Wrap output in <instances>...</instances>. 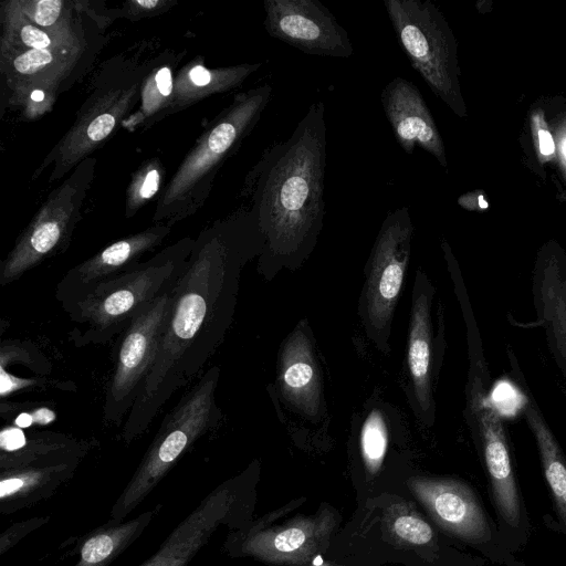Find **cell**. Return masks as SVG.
<instances>
[{
    "mask_svg": "<svg viewBox=\"0 0 566 566\" xmlns=\"http://www.w3.org/2000/svg\"><path fill=\"white\" fill-rule=\"evenodd\" d=\"M158 509L155 507L127 522H111L92 533L83 543L74 566H107L142 535Z\"/></svg>",
    "mask_w": 566,
    "mask_h": 566,
    "instance_id": "cell-20",
    "label": "cell"
},
{
    "mask_svg": "<svg viewBox=\"0 0 566 566\" xmlns=\"http://www.w3.org/2000/svg\"><path fill=\"white\" fill-rule=\"evenodd\" d=\"M85 452L44 460L1 472V511L11 512L43 497L70 478Z\"/></svg>",
    "mask_w": 566,
    "mask_h": 566,
    "instance_id": "cell-18",
    "label": "cell"
},
{
    "mask_svg": "<svg viewBox=\"0 0 566 566\" xmlns=\"http://www.w3.org/2000/svg\"><path fill=\"white\" fill-rule=\"evenodd\" d=\"M220 368L212 366L164 417L140 464L111 511L112 522H122L159 483L179 458L221 419L216 390Z\"/></svg>",
    "mask_w": 566,
    "mask_h": 566,
    "instance_id": "cell-4",
    "label": "cell"
},
{
    "mask_svg": "<svg viewBox=\"0 0 566 566\" xmlns=\"http://www.w3.org/2000/svg\"><path fill=\"white\" fill-rule=\"evenodd\" d=\"M15 10L19 18L11 15L9 24L11 30L9 35L13 36L14 41L18 39L19 43L27 49L51 50L64 46L61 38H52L53 32H49L31 22L19 6Z\"/></svg>",
    "mask_w": 566,
    "mask_h": 566,
    "instance_id": "cell-24",
    "label": "cell"
},
{
    "mask_svg": "<svg viewBox=\"0 0 566 566\" xmlns=\"http://www.w3.org/2000/svg\"><path fill=\"white\" fill-rule=\"evenodd\" d=\"M458 203L468 210H482L488 208L484 196L478 192L465 193L458 199Z\"/></svg>",
    "mask_w": 566,
    "mask_h": 566,
    "instance_id": "cell-34",
    "label": "cell"
},
{
    "mask_svg": "<svg viewBox=\"0 0 566 566\" xmlns=\"http://www.w3.org/2000/svg\"><path fill=\"white\" fill-rule=\"evenodd\" d=\"M559 153L562 156L563 165L566 169V126L563 127L559 134Z\"/></svg>",
    "mask_w": 566,
    "mask_h": 566,
    "instance_id": "cell-36",
    "label": "cell"
},
{
    "mask_svg": "<svg viewBox=\"0 0 566 566\" xmlns=\"http://www.w3.org/2000/svg\"><path fill=\"white\" fill-rule=\"evenodd\" d=\"M120 109L111 108L108 112H103L92 117L87 127L84 128L81 137V148L84 150L87 145H93L105 139L114 129L117 122V114Z\"/></svg>",
    "mask_w": 566,
    "mask_h": 566,
    "instance_id": "cell-29",
    "label": "cell"
},
{
    "mask_svg": "<svg viewBox=\"0 0 566 566\" xmlns=\"http://www.w3.org/2000/svg\"><path fill=\"white\" fill-rule=\"evenodd\" d=\"M12 363L23 364L40 374H46L51 370L50 363L32 344L19 340L2 342L0 346V367H7Z\"/></svg>",
    "mask_w": 566,
    "mask_h": 566,
    "instance_id": "cell-25",
    "label": "cell"
},
{
    "mask_svg": "<svg viewBox=\"0 0 566 566\" xmlns=\"http://www.w3.org/2000/svg\"><path fill=\"white\" fill-rule=\"evenodd\" d=\"M231 503L230 488H217L174 528L142 566H187L226 520Z\"/></svg>",
    "mask_w": 566,
    "mask_h": 566,
    "instance_id": "cell-15",
    "label": "cell"
},
{
    "mask_svg": "<svg viewBox=\"0 0 566 566\" xmlns=\"http://www.w3.org/2000/svg\"><path fill=\"white\" fill-rule=\"evenodd\" d=\"M55 420V412L48 407H38L31 410H24L14 418L15 427L21 429L30 428L34 424L45 426Z\"/></svg>",
    "mask_w": 566,
    "mask_h": 566,
    "instance_id": "cell-32",
    "label": "cell"
},
{
    "mask_svg": "<svg viewBox=\"0 0 566 566\" xmlns=\"http://www.w3.org/2000/svg\"><path fill=\"white\" fill-rule=\"evenodd\" d=\"M387 427L382 413L373 410L363 423L360 451L368 471L375 473L380 468L387 449Z\"/></svg>",
    "mask_w": 566,
    "mask_h": 566,
    "instance_id": "cell-23",
    "label": "cell"
},
{
    "mask_svg": "<svg viewBox=\"0 0 566 566\" xmlns=\"http://www.w3.org/2000/svg\"><path fill=\"white\" fill-rule=\"evenodd\" d=\"M313 526L308 523L292 525L271 536L268 534L251 538L245 549L261 555L287 556L304 548L313 535Z\"/></svg>",
    "mask_w": 566,
    "mask_h": 566,
    "instance_id": "cell-22",
    "label": "cell"
},
{
    "mask_svg": "<svg viewBox=\"0 0 566 566\" xmlns=\"http://www.w3.org/2000/svg\"><path fill=\"white\" fill-rule=\"evenodd\" d=\"M468 388L470 420L476 431L494 505L503 522L517 527L521 497L501 417L480 374L471 371Z\"/></svg>",
    "mask_w": 566,
    "mask_h": 566,
    "instance_id": "cell-10",
    "label": "cell"
},
{
    "mask_svg": "<svg viewBox=\"0 0 566 566\" xmlns=\"http://www.w3.org/2000/svg\"><path fill=\"white\" fill-rule=\"evenodd\" d=\"M133 4H136L143 9H146V10H150V9H155L156 7H158L161 1H158V0H138V1H133L132 2Z\"/></svg>",
    "mask_w": 566,
    "mask_h": 566,
    "instance_id": "cell-37",
    "label": "cell"
},
{
    "mask_svg": "<svg viewBox=\"0 0 566 566\" xmlns=\"http://www.w3.org/2000/svg\"><path fill=\"white\" fill-rule=\"evenodd\" d=\"M413 223L407 207L390 211L382 221L368 263L361 316L368 336L387 350L390 323L411 253Z\"/></svg>",
    "mask_w": 566,
    "mask_h": 566,
    "instance_id": "cell-6",
    "label": "cell"
},
{
    "mask_svg": "<svg viewBox=\"0 0 566 566\" xmlns=\"http://www.w3.org/2000/svg\"><path fill=\"white\" fill-rule=\"evenodd\" d=\"M272 95V86L263 84L235 96L195 150L186 158L165 192L163 207L193 195L203 178L212 177L218 166L252 132Z\"/></svg>",
    "mask_w": 566,
    "mask_h": 566,
    "instance_id": "cell-8",
    "label": "cell"
},
{
    "mask_svg": "<svg viewBox=\"0 0 566 566\" xmlns=\"http://www.w3.org/2000/svg\"><path fill=\"white\" fill-rule=\"evenodd\" d=\"M176 281L142 308L120 335L103 408L109 424L119 426L127 418L156 361Z\"/></svg>",
    "mask_w": 566,
    "mask_h": 566,
    "instance_id": "cell-7",
    "label": "cell"
},
{
    "mask_svg": "<svg viewBox=\"0 0 566 566\" xmlns=\"http://www.w3.org/2000/svg\"><path fill=\"white\" fill-rule=\"evenodd\" d=\"M392 531L398 537L416 545L429 543L433 534L427 522L411 514L396 517L392 522Z\"/></svg>",
    "mask_w": 566,
    "mask_h": 566,
    "instance_id": "cell-28",
    "label": "cell"
},
{
    "mask_svg": "<svg viewBox=\"0 0 566 566\" xmlns=\"http://www.w3.org/2000/svg\"><path fill=\"white\" fill-rule=\"evenodd\" d=\"M75 176L60 187L30 226L17 240L13 249L0 264V285L19 280L48 256L57 251L70 238L78 219L80 206L88 177L80 184Z\"/></svg>",
    "mask_w": 566,
    "mask_h": 566,
    "instance_id": "cell-9",
    "label": "cell"
},
{
    "mask_svg": "<svg viewBox=\"0 0 566 566\" xmlns=\"http://www.w3.org/2000/svg\"><path fill=\"white\" fill-rule=\"evenodd\" d=\"M264 245L252 209L238 212L195 240L175 284L156 361L124 421L126 443L148 429L174 394L203 375L232 323L241 271Z\"/></svg>",
    "mask_w": 566,
    "mask_h": 566,
    "instance_id": "cell-1",
    "label": "cell"
},
{
    "mask_svg": "<svg viewBox=\"0 0 566 566\" xmlns=\"http://www.w3.org/2000/svg\"><path fill=\"white\" fill-rule=\"evenodd\" d=\"M65 2L61 0L20 1L19 8L35 25L49 31L61 18Z\"/></svg>",
    "mask_w": 566,
    "mask_h": 566,
    "instance_id": "cell-27",
    "label": "cell"
},
{
    "mask_svg": "<svg viewBox=\"0 0 566 566\" xmlns=\"http://www.w3.org/2000/svg\"><path fill=\"white\" fill-rule=\"evenodd\" d=\"M532 128L538 154L544 159L552 158L555 155L556 146L542 111L533 114Z\"/></svg>",
    "mask_w": 566,
    "mask_h": 566,
    "instance_id": "cell-30",
    "label": "cell"
},
{
    "mask_svg": "<svg viewBox=\"0 0 566 566\" xmlns=\"http://www.w3.org/2000/svg\"><path fill=\"white\" fill-rule=\"evenodd\" d=\"M431 291L426 275L417 271L410 315L407 361L416 401L423 413L431 411Z\"/></svg>",
    "mask_w": 566,
    "mask_h": 566,
    "instance_id": "cell-17",
    "label": "cell"
},
{
    "mask_svg": "<svg viewBox=\"0 0 566 566\" xmlns=\"http://www.w3.org/2000/svg\"><path fill=\"white\" fill-rule=\"evenodd\" d=\"M0 378H1V389L0 394L2 398L8 397L17 391L23 389H33L38 387H45L46 385H51L52 382L46 381L45 379L39 378H22L17 377L4 368H0Z\"/></svg>",
    "mask_w": 566,
    "mask_h": 566,
    "instance_id": "cell-31",
    "label": "cell"
},
{
    "mask_svg": "<svg viewBox=\"0 0 566 566\" xmlns=\"http://www.w3.org/2000/svg\"><path fill=\"white\" fill-rule=\"evenodd\" d=\"M380 102L402 150L411 155L418 145L447 168L442 137L419 88L409 80L396 76L382 88Z\"/></svg>",
    "mask_w": 566,
    "mask_h": 566,
    "instance_id": "cell-12",
    "label": "cell"
},
{
    "mask_svg": "<svg viewBox=\"0 0 566 566\" xmlns=\"http://www.w3.org/2000/svg\"><path fill=\"white\" fill-rule=\"evenodd\" d=\"M193 245L195 240L182 239L63 305L74 323L73 344L104 345L122 334L142 308L178 279Z\"/></svg>",
    "mask_w": 566,
    "mask_h": 566,
    "instance_id": "cell-3",
    "label": "cell"
},
{
    "mask_svg": "<svg viewBox=\"0 0 566 566\" xmlns=\"http://www.w3.org/2000/svg\"><path fill=\"white\" fill-rule=\"evenodd\" d=\"M384 6L411 66L437 97L464 117L457 41L442 12L430 0H384Z\"/></svg>",
    "mask_w": 566,
    "mask_h": 566,
    "instance_id": "cell-5",
    "label": "cell"
},
{
    "mask_svg": "<svg viewBox=\"0 0 566 566\" xmlns=\"http://www.w3.org/2000/svg\"><path fill=\"white\" fill-rule=\"evenodd\" d=\"M160 172L158 168L149 169L143 179H140L138 182V188L136 196L134 197L135 201L138 203H142L150 198H153L157 191L159 190L160 186Z\"/></svg>",
    "mask_w": 566,
    "mask_h": 566,
    "instance_id": "cell-33",
    "label": "cell"
},
{
    "mask_svg": "<svg viewBox=\"0 0 566 566\" xmlns=\"http://www.w3.org/2000/svg\"><path fill=\"white\" fill-rule=\"evenodd\" d=\"M63 48L51 50L25 49L11 60L12 70L23 76H32L44 72L57 62V54Z\"/></svg>",
    "mask_w": 566,
    "mask_h": 566,
    "instance_id": "cell-26",
    "label": "cell"
},
{
    "mask_svg": "<svg viewBox=\"0 0 566 566\" xmlns=\"http://www.w3.org/2000/svg\"><path fill=\"white\" fill-rule=\"evenodd\" d=\"M264 28L305 54L349 57L354 48L348 32L318 0H264Z\"/></svg>",
    "mask_w": 566,
    "mask_h": 566,
    "instance_id": "cell-11",
    "label": "cell"
},
{
    "mask_svg": "<svg viewBox=\"0 0 566 566\" xmlns=\"http://www.w3.org/2000/svg\"><path fill=\"white\" fill-rule=\"evenodd\" d=\"M325 105L317 101L248 177L252 210L265 237L263 270L297 266L314 249L325 216Z\"/></svg>",
    "mask_w": 566,
    "mask_h": 566,
    "instance_id": "cell-2",
    "label": "cell"
},
{
    "mask_svg": "<svg viewBox=\"0 0 566 566\" xmlns=\"http://www.w3.org/2000/svg\"><path fill=\"white\" fill-rule=\"evenodd\" d=\"M314 566H326V565H314Z\"/></svg>",
    "mask_w": 566,
    "mask_h": 566,
    "instance_id": "cell-38",
    "label": "cell"
},
{
    "mask_svg": "<svg viewBox=\"0 0 566 566\" xmlns=\"http://www.w3.org/2000/svg\"><path fill=\"white\" fill-rule=\"evenodd\" d=\"M168 233V224L156 226L107 245L66 272L56 284V301L63 306L138 263L139 258L160 245Z\"/></svg>",
    "mask_w": 566,
    "mask_h": 566,
    "instance_id": "cell-13",
    "label": "cell"
},
{
    "mask_svg": "<svg viewBox=\"0 0 566 566\" xmlns=\"http://www.w3.org/2000/svg\"><path fill=\"white\" fill-rule=\"evenodd\" d=\"M541 323L546 326L548 340L556 356L566 366V268L549 261L535 276Z\"/></svg>",
    "mask_w": 566,
    "mask_h": 566,
    "instance_id": "cell-19",
    "label": "cell"
},
{
    "mask_svg": "<svg viewBox=\"0 0 566 566\" xmlns=\"http://www.w3.org/2000/svg\"><path fill=\"white\" fill-rule=\"evenodd\" d=\"M279 384L283 397L305 416L314 418L322 405V379L312 343L300 326L282 347Z\"/></svg>",
    "mask_w": 566,
    "mask_h": 566,
    "instance_id": "cell-16",
    "label": "cell"
},
{
    "mask_svg": "<svg viewBox=\"0 0 566 566\" xmlns=\"http://www.w3.org/2000/svg\"><path fill=\"white\" fill-rule=\"evenodd\" d=\"M410 489L449 532L469 542L490 538L488 516L474 493L454 480L413 479Z\"/></svg>",
    "mask_w": 566,
    "mask_h": 566,
    "instance_id": "cell-14",
    "label": "cell"
},
{
    "mask_svg": "<svg viewBox=\"0 0 566 566\" xmlns=\"http://www.w3.org/2000/svg\"><path fill=\"white\" fill-rule=\"evenodd\" d=\"M155 83L163 96H169L172 91V78L169 67L164 66L155 75Z\"/></svg>",
    "mask_w": 566,
    "mask_h": 566,
    "instance_id": "cell-35",
    "label": "cell"
},
{
    "mask_svg": "<svg viewBox=\"0 0 566 566\" xmlns=\"http://www.w3.org/2000/svg\"><path fill=\"white\" fill-rule=\"evenodd\" d=\"M523 413L535 437L555 509L566 527V458L536 407L527 401L524 403Z\"/></svg>",
    "mask_w": 566,
    "mask_h": 566,
    "instance_id": "cell-21",
    "label": "cell"
}]
</instances>
